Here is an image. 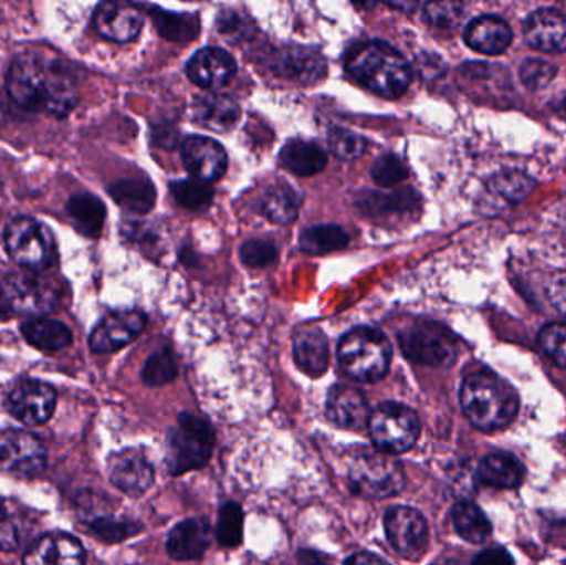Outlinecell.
I'll return each instance as SVG.
<instances>
[{
    "mask_svg": "<svg viewBox=\"0 0 566 565\" xmlns=\"http://www.w3.org/2000/svg\"><path fill=\"white\" fill-rule=\"evenodd\" d=\"M283 168L293 175L313 176L323 171L326 166V155L316 143L293 139L282 149Z\"/></svg>",
    "mask_w": 566,
    "mask_h": 565,
    "instance_id": "f546056e",
    "label": "cell"
},
{
    "mask_svg": "<svg viewBox=\"0 0 566 565\" xmlns=\"http://www.w3.org/2000/svg\"><path fill=\"white\" fill-rule=\"evenodd\" d=\"M9 311H7L6 305H3L2 299H0V318L9 317Z\"/></svg>",
    "mask_w": 566,
    "mask_h": 565,
    "instance_id": "11a10c76",
    "label": "cell"
},
{
    "mask_svg": "<svg viewBox=\"0 0 566 565\" xmlns=\"http://www.w3.org/2000/svg\"><path fill=\"white\" fill-rule=\"evenodd\" d=\"M555 75H557V66L544 62V60L532 59L522 63L521 80L527 88H545L551 85Z\"/></svg>",
    "mask_w": 566,
    "mask_h": 565,
    "instance_id": "bcb514c9",
    "label": "cell"
},
{
    "mask_svg": "<svg viewBox=\"0 0 566 565\" xmlns=\"http://www.w3.org/2000/svg\"><path fill=\"white\" fill-rule=\"evenodd\" d=\"M27 534L29 531H27L25 521L9 511V514L0 520V551L13 553L20 550L25 543Z\"/></svg>",
    "mask_w": 566,
    "mask_h": 565,
    "instance_id": "7dc6e473",
    "label": "cell"
},
{
    "mask_svg": "<svg viewBox=\"0 0 566 565\" xmlns=\"http://www.w3.org/2000/svg\"><path fill=\"white\" fill-rule=\"evenodd\" d=\"M560 108H562V113H564V116L566 118V98L564 100V103H562Z\"/></svg>",
    "mask_w": 566,
    "mask_h": 565,
    "instance_id": "9f6ffc18",
    "label": "cell"
},
{
    "mask_svg": "<svg viewBox=\"0 0 566 565\" xmlns=\"http://www.w3.org/2000/svg\"><path fill=\"white\" fill-rule=\"evenodd\" d=\"M279 251L268 239H251L241 248V259L249 268H268L277 261Z\"/></svg>",
    "mask_w": 566,
    "mask_h": 565,
    "instance_id": "f6af8a7d",
    "label": "cell"
},
{
    "mask_svg": "<svg viewBox=\"0 0 566 565\" xmlns=\"http://www.w3.org/2000/svg\"><path fill=\"white\" fill-rule=\"evenodd\" d=\"M66 215L72 219L76 231L90 239L99 238L106 219V208L102 199L93 195H75L66 202Z\"/></svg>",
    "mask_w": 566,
    "mask_h": 565,
    "instance_id": "f1b7e54d",
    "label": "cell"
},
{
    "mask_svg": "<svg viewBox=\"0 0 566 565\" xmlns=\"http://www.w3.org/2000/svg\"><path fill=\"white\" fill-rule=\"evenodd\" d=\"M416 202H418V199H416V195L411 189L392 192V195L366 192V195L359 199V206H361L365 215L373 216V218L406 215V212L415 211Z\"/></svg>",
    "mask_w": 566,
    "mask_h": 565,
    "instance_id": "836d02e7",
    "label": "cell"
},
{
    "mask_svg": "<svg viewBox=\"0 0 566 565\" xmlns=\"http://www.w3.org/2000/svg\"><path fill=\"white\" fill-rule=\"evenodd\" d=\"M326 418L343 430L359 431L368 427L371 410L358 388L336 385L326 397Z\"/></svg>",
    "mask_w": 566,
    "mask_h": 565,
    "instance_id": "ac0fdd59",
    "label": "cell"
},
{
    "mask_svg": "<svg viewBox=\"0 0 566 565\" xmlns=\"http://www.w3.org/2000/svg\"><path fill=\"white\" fill-rule=\"evenodd\" d=\"M465 418L482 431L502 430L517 417V391L491 372H475L461 388Z\"/></svg>",
    "mask_w": 566,
    "mask_h": 565,
    "instance_id": "3957f363",
    "label": "cell"
},
{
    "mask_svg": "<svg viewBox=\"0 0 566 565\" xmlns=\"http://www.w3.org/2000/svg\"><path fill=\"white\" fill-rule=\"evenodd\" d=\"M178 375V362L171 348H161L155 352L151 357L146 360L143 367L142 378L148 387H161L175 380Z\"/></svg>",
    "mask_w": 566,
    "mask_h": 565,
    "instance_id": "74e56055",
    "label": "cell"
},
{
    "mask_svg": "<svg viewBox=\"0 0 566 565\" xmlns=\"http://www.w3.org/2000/svg\"><path fill=\"white\" fill-rule=\"evenodd\" d=\"M143 22L142 10L129 2H103L93 13L96 32L112 42H132L142 32Z\"/></svg>",
    "mask_w": 566,
    "mask_h": 565,
    "instance_id": "2e32d148",
    "label": "cell"
},
{
    "mask_svg": "<svg viewBox=\"0 0 566 565\" xmlns=\"http://www.w3.org/2000/svg\"><path fill=\"white\" fill-rule=\"evenodd\" d=\"M149 15L153 17L159 35L171 42H188L198 35V19L191 13L165 12L158 7H149Z\"/></svg>",
    "mask_w": 566,
    "mask_h": 565,
    "instance_id": "e575fe53",
    "label": "cell"
},
{
    "mask_svg": "<svg viewBox=\"0 0 566 565\" xmlns=\"http://www.w3.org/2000/svg\"><path fill=\"white\" fill-rule=\"evenodd\" d=\"M538 344L555 364L566 368V324H551L542 328Z\"/></svg>",
    "mask_w": 566,
    "mask_h": 565,
    "instance_id": "ee69618b",
    "label": "cell"
},
{
    "mask_svg": "<svg viewBox=\"0 0 566 565\" xmlns=\"http://www.w3.org/2000/svg\"><path fill=\"white\" fill-rule=\"evenodd\" d=\"M489 189L511 202H521L534 192L535 181L522 171H502L492 176Z\"/></svg>",
    "mask_w": 566,
    "mask_h": 565,
    "instance_id": "d590c367",
    "label": "cell"
},
{
    "mask_svg": "<svg viewBox=\"0 0 566 565\" xmlns=\"http://www.w3.org/2000/svg\"><path fill=\"white\" fill-rule=\"evenodd\" d=\"M82 543L69 534H53L52 565H85Z\"/></svg>",
    "mask_w": 566,
    "mask_h": 565,
    "instance_id": "7bdbcfd3",
    "label": "cell"
},
{
    "mask_svg": "<svg viewBox=\"0 0 566 565\" xmlns=\"http://www.w3.org/2000/svg\"><path fill=\"white\" fill-rule=\"evenodd\" d=\"M53 534H45L30 544L23 554V565H52Z\"/></svg>",
    "mask_w": 566,
    "mask_h": 565,
    "instance_id": "681fc988",
    "label": "cell"
},
{
    "mask_svg": "<svg viewBox=\"0 0 566 565\" xmlns=\"http://www.w3.org/2000/svg\"><path fill=\"white\" fill-rule=\"evenodd\" d=\"M349 236L339 226L319 224L305 229L300 236V248L312 255L342 251L348 245Z\"/></svg>",
    "mask_w": 566,
    "mask_h": 565,
    "instance_id": "1f68e13d",
    "label": "cell"
},
{
    "mask_svg": "<svg viewBox=\"0 0 566 565\" xmlns=\"http://www.w3.org/2000/svg\"><path fill=\"white\" fill-rule=\"evenodd\" d=\"M300 201L289 185H277L265 192L261 201V212L275 224H290L298 216Z\"/></svg>",
    "mask_w": 566,
    "mask_h": 565,
    "instance_id": "d6a6232c",
    "label": "cell"
},
{
    "mask_svg": "<svg viewBox=\"0 0 566 565\" xmlns=\"http://www.w3.org/2000/svg\"><path fill=\"white\" fill-rule=\"evenodd\" d=\"M7 514H9V504H7L6 501H3L2 498H0V520H2V517H6Z\"/></svg>",
    "mask_w": 566,
    "mask_h": 565,
    "instance_id": "db71d44e",
    "label": "cell"
},
{
    "mask_svg": "<svg viewBox=\"0 0 566 565\" xmlns=\"http://www.w3.org/2000/svg\"><path fill=\"white\" fill-rule=\"evenodd\" d=\"M7 410L27 427H40L52 418L56 407L55 388L39 380H23L7 397Z\"/></svg>",
    "mask_w": 566,
    "mask_h": 565,
    "instance_id": "4fadbf2b",
    "label": "cell"
},
{
    "mask_svg": "<svg viewBox=\"0 0 566 565\" xmlns=\"http://www.w3.org/2000/svg\"><path fill=\"white\" fill-rule=\"evenodd\" d=\"M46 464V448L35 435L23 430L0 433V470L22 480L39 477Z\"/></svg>",
    "mask_w": 566,
    "mask_h": 565,
    "instance_id": "8fae6325",
    "label": "cell"
},
{
    "mask_svg": "<svg viewBox=\"0 0 566 565\" xmlns=\"http://www.w3.org/2000/svg\"><path fill=\"white\" fill-rule=\"evenodd\" d=\"M7 254L25 271L40 272L55 265L56 242L53 232L33 218H17L3 232Z\"/></svg>",
    "mask_w": 566,
    "mask_h": 565,
    "instance_id": "8992f818",
    "label": "cell"
},
{
    "mask_svg": "<svg viewBox=\"0 0 566 565\" xmlns=\"http://www.w3.org/2000/svg\"><path fill=\"white\" fill-rule=\"evenodd\" d=\"M171 192L179 205L185 206L186 209H192V211L206 208L214 196L211 186L208 182L199 181V179L172 182Z\"/></svg>",
    "mask_w": 566,
    "mask_h": 565,
    "instance_id": "f35d334b",
    "label": "cell"
},
{
    "mask_svg": "<svg viewBox=\"0 0 566 565\" xmlns=\"http://www.w3.org/2000/svg\"><path fill=\"white\" fill-rule=\"evenodd\" d=\"M472 565H515L514 557L501 547H494V550L484 551L479 554Z\"/></svg>",
    "mask_w": 566,
    "mask_h": 565,
    "instance_id": "816d5d0a",
    "label": "cell"
},
{
    "mask_svg": "<svg viewBox=\"0 0 566 565\" xmlns=\"http://www.w3.org/2000/svg\"><path fill=\"white\" fill-rule=\"evenodd\" d=\"M182 163L195 179L218 181L228 169V153L208 136H191L182 145Z\"/></svg>",
    "mask_w": 566,
    "mask_h": 565,
    "instance_id": "e0dca14e",
    "label": "cell"
},
{
    "mask_svg": "<svg viewBox=\"0 0 566 565\" xmlns=\"http://www.w3.org/2000/svg\"><path fill=\"white\" fill-rule=\"evenodd\" d=\"M464 39L475 52L484 55H501L512 43V30L505 20L484 15L469 23Z\"/></svg>",
    "mask_w": 566,
    "mask_h": 565,
    "instance_id": "d4e9b609",
    "label": "cell"
},
{
    "mask_svg": "<svg viewBox=\"0 0 566 565\" xmlns=\"http://www.w3.org/2000/svg\"><path fill=\"white\" fill-rule=\"evenodd\" d=\"M0 299L9 314L39 318L55 311L59 292L39 272H13L0 282Z\"/></svg>",
    "mask_w": 566,
    "mask_h": 565,
    "instance_id": "52a82bcc",
    "label": "cell"
},
{
    "mask_svg": "<svg viewBox=\"0 0 566 565\" xmlns=\"http://www.w3.org/2000/svg\"><path fill=\"white\" fill-rule=\"evenodd\" d=\"M391 357L388 338L375 328H355L338 345L339 367L358 381L381 380L388 374Z\"/></svg>",
    "mask_w": 566,
    "mask_h": 565,
    "instance_id": "277c9868",
    "label": "cell"
},
{
    "mask_svg": "<svg viewBox=\"0 0 566 565\" xmlns=\"http://www.w3.org/2000/svg\"><path fill=\"white\" fill-rule=\"evenodd\" d=\"M108 192L115 199L116 205L133 215H146L156 205L155 186L149 179L142 178V176L119 179L109 186Z\"/></svg>",
    "mask_w": 566,
    "mask_h": 565,
    "instance_id": "83f0119b",
    "label": "cell"
},
{
    "mask_svg": "<svg viewBox=\"0 0 566 565\" xmlns=\"http://www.w3.org/2000/svg\"><path fill=\"white\" fill-rule=\"evenodd\" d=\"M192 118L202 128L214 133H228L241 119V108L231 96L201 95L192 103Z\"/></svg>",
    "mask_w": 566,
    "mask_h": 565,
    "instance_id": "7402d4cb",
    "label": "cell"
},
{
    "mask_svg": "<svg viewBox=\"0 0 566 565\" xmlns=\"http://www.w3.org/2000/svg\"><path fill=\"white\" fill-rule=\"evenodd\" d=\"M349 488L353 493L369 500H386L405 488L401 464L385 453H365L349 467Z\"/></svg>",
    "mask_w": 566,
    "mask_h": 565,
    "instance_id": "30bf717a",
    "label": "cell"
},
{
    "mask_svg": "<svg viewBox=\"0 0 566 565\" xmlns=\"http://www.w3.org/2000/svg\"><path fill=\"white\" fill-rule=\"evenodd\" d=\"M343 565H389L386 564L381 557L375 556V554L369 553H358L353 554L352 557L345 561Z\"/></svg>",
    "mask_w": 566,
    "mask_h": 565,
    "instance_id": "f5cc1de1",
    "label": "cell"
},
{
    "mask_svg": "<svg viewBox=\"0 0 566 565\" xmlns=\"http://www.w3.org/2000/svg\"><path fill=\"white\" fill-rule=\"evenodd\" d=\"M402 354L426 367H449L458 360L454 335L436 322H416L399 334Z\"/></svg>",
    "mask_w": 566,
    "mask_h": 565,
    "instance_id": "ba28073f",
    "label": "cell"
},
{
    "mask_svg": "<svg viewBox=\"0 0 566 565\" xmlns=\"http://www.w3.org/2000/svg\"><path fill=\"white\" fill-rule=\"evenodd\" d=\"M385 531L389 544L406 559H418L428 547V524L412 508H391L385 516Z\"/></svg>",
    "mask_w": 566,
    "mask_h": 565,
    "instance_id": "7c38bea8",
    "label": "cell"
},
{
    "mask_svg": "<svg viewBox=\"0 0 566 565\" xmlns=\"http://www.w3.org/2000/svg\"><path fill=\"white\" fill-rule=\"evenodd\" d=\"M371 178L382 188H391L408 178V168L396 155H385L371 166Z\"/></svg>",
    "mask_w": 566,
    "mask_h": 565,
    "instance_id": "60d3db41",
    "label": "cell"
},
{
    "mask_svg": "<svg viewBox=\"0 0 566 565\" xmlns=\"http://www.w3.org/2000/svg\"><path fill=\"white\" fill-rule=\"evenodd\" d=\"M6 88L12 102L27 112L66 118L78 105V90L69 69L39 53H22L12 60Z\"/></svg>",
    "mask_w": 566,
    "mask_h": 565,
    "instance_id": "6da1fadb",
    "label": "cell"
},
{
    "mask_svg": "<svg viewBox=\"0 0 566 565\" xmlns=\"http://www.w3.org/2000/svg\"><path fill=\"white\" fill-rule=\"evenodd\" d=\"M293 357L296 367L308 377H322L329 365V347L319 328L306 327L296 332L293 338Z\"/></svg>",
    "mask_w": 566,
    "mask_h": 565,
    "instance_id": "603a6c76",
    "label": "cell"
},
{
    "mask_svg": "<svg viewBox=\"0 0 566 565\" xmlns=\"http://www.w3.org/2000/svg\"><path fill=\"white\" fill-rule=\"evenodd\" d=\"M271 66L282 79L300 85H313L326 75L323 56L303 46H289L275 53Z\"/></svg>",
    "mask_w": 566,
    "mask_h": 565,
    "instance_id": "ffe728a7",
    "label": "cell"
},
{
    "mask_svg": "<svg viewBox=\"0 0 566 565\" xmlns=\"http://www.w3.org/2000/svg\"><path fill=\"white\" fill-rule=\"evenodd\" d=\"M479 483L497 490H512L524 481L525 470L517 458L507 453H492L482 458L478 467Z\"/></svg>",
    "mask_w": 566,
    "mask_h": 565,
    "instance_id": "484cf974",
    "label": "cell"
},
{
    "mask_svg": "<svg viewBox=\"0 0 566 565\" xmlns=\"http://www.w3.org/2000/svg\"><path fill=\"white\" fill-rule=\"evenodd\" d=\"M88 526L90 531L105 543H122L142 531L138 523L113 520V517H99V520L92 521Z\"/></svg>",
    "mask_w": 566,
    "mask_h": 565,
    "instance_id": "ab89813d",
    "label": "cell"
},
{
    "mask_svg": "<svg viewBox=\"0 0 566 565\" xmlns=\"http://www.w3.org/2000/svg\"><path fill=\"white\" fill-rule=\"evenodd\" d=\"M346 70L353 79L376 95L399 98L411 85V66L408 60L385 42H366L356 45L346 59Z\"/></svg>",
    "mask_w": 566,
    "mask_h": 565,
    "instance_id": "7a4b0ae2",
    "label": "cell"
},
{
    "mask_svg": "<svg viewBox=\"0 0 566 565\" xmlns=\"http://www.w3.org/2000/svg\"><path fill=\"white\" fill-rule=\"evenodd\" d=\"M234 56L222 49L208 46L199 50L188 63V76L192 83L206 90H218L228 85L235 75Z\"/></svg>",
    "mask_w": 566,
    "mask_h": 565,
    "instance_id": "d6986e66",
    "label": "cell"
},
{
    "mask_svg": "<svg viewBox=\"0 0 566 565\" xmlns=\"http://www.w3.org/2000/svg\"><path fill=\"white\" fill-rule=\"evenodd\" d=\"M146 315L138 311L106 315L90 335V348L95 354H113L139 337L146 327Z\"/></svg>",
    "mask_w": 566,
    "mask_h": 565,
    "instance_id": "5bb4252c",
    "label": "cell"
},
{
    "mask_svg": "<svg viewBox=\"0 0 566 565\" xmlns=\"http://www.w3.org/2000/svg\"><path fill=\"white\" fill-rule=\"evenodd\" d=\"M547 294L552 305H554L560 314L566 315V272H560V274L552 278Z\"/></svg>",
    "mask_w": 566,
    "mask_h": 565,
    "instance_id": "f907efd6",
    "label": "cell"
},
{
    "mask_svg": "<svg viewBox=\"0 0 566 565\" xmlns=\"http://www.w3.org/2000/svg\"><path fill=\"white\" fill-rule=\"evenodd\" d=\"M329 149L338 158L356 159L366 151V142L349 129L336 128L328 136Z\"/></svg>",
    "mask_w": 566,
    "mask_h": 565,
    "instance_id": "b9f144b4",
    "label": "cell"
},
{
    "mask_svg": "<svg viewBox=\"0 0 566 565\" xmlns=\"http://www.w3.org/2000/svg\"><path fill=\"white\" fill-rule=\"evenodd\" d=\"M524 36L532 49L545 53L566 52V17L555 9H542L528 17Z\"/></svg>",
    "mask_w": 566,
    "mask_h": 565,
    "instance_id": "44dd1931",
    "label": "cell"
},
{
    "mask_svg": "<svg viewBox=\"0 0 566 565\" xmlns=\"http://www.w3.org/2000/svg\"><path fill=\"white\" fill-rule=\"evenodd\" d=\"M369 437L385 454H401L411 450L421 435L418 415L399 404H382L369 418Z\"/></svg>",
    "mask_w": 566,
    "mask_h": 565,
    "instance_id": "9c48e42d",
    "label": "cell"
},
{
    "mask_svg": "<svg viewBox=\"0 0 566 565\" xmlns=\"http://www.w3.org/2000/svg\"><path fill=\"white\" fill-rule=\"evenodd\" d=\"M23 338L42 352H59L73 342L72 331L65 324L52 318H29L20 325Z\"/></svg>",
    "mask_w": 566,
    "mask_h": 565,
    "instance_id": "4316f807",
    "label": "cell"
},
{
    "mask_svg": "<svg viewBox=\"0 0 566 565\" xmlns=\"http://www.w3.org/2000/svg\"><path fill=\"white\" fill-rule=\"evenodd\" d=\"M109 480L129 498H139L155 483V468L148 458L135 448L113 453L108 460Z\"/></svg>",
    "mask_w": 566,
    "mask_h": 565,
    "instance_id": "9a60e30c",
    "label": "cell"
},
{
    "mask_svg": "<svg viewBox=\"0 0 566 565\" xmlns=\"http://www.w3.org/2000/svg\"><path fill=\"white\" fill-rule=\"evenodd\" d=\"M211 544V527L205 520H186L169 533L166 550L176 561L201 559Z\"/></svg>",
    "mask_w": 566,
    "mask_h": 565,
    "instance_id": "cb8c5ba5",
    "label": "cell"
},
{
    "mask_svg": "<svg viewBox=\"0 0 566 565\" xmlns=\"http://www.w3.org/2000/svg\"><path fill=\"white\" fill-rule=\"evenodd\" d=\"M452 523L462 540L471 544H482L491 536V521L478 504L461 501L452 508Z\"/></svg>",
    "mask_w": 566,
    "mask_h": 565,
    "instance_id": "4dcf8cb0",
    "label": "cell"
},
{
    "mask_svg": "<svg viewBox=\"0 0 566 565\" xmlns=\"http://www.w3.org/2000/svg\"><path fill=\"white\" fill-rule=\"evenodd\" d=\"M214 430L208 420L182 414L168 437L166 464L172 477L201 470L211 460L214 450Z\"/></svg>",
    "mask_w": 566,
    "mask_h": 565,
    "instance_id": "5b68a950",
    "label": "cell"
},
{
    "mask_svg": "<svg viewBox=\"0 0 566 565\" xmlns=\"http://www.w3.org/2000/svg\"><path fill=\"white\" fill-rule=\"evenodd\" d=\"M0 186H2V181H0Z\"/></svg>",
    "mask_w": 566,
    "mask_h": 565,
    "instance_id": "6f0895ef",
    "label": "cell"
},
{
    "mask_svg": "<svg viewBox=\"0 0 566 565\" xmlns=\"http://www.w3.org/2000/svg\"><path fill=\"white\" fill-rule=\"evenodd\" d=\"M462 15L461 3L431 2L424 7V19L436 29H454Z\"/></svg>",
    "mask_w": 566,
    "mask_h": 565,
    "instance_id": "c3c4849f",
    "label": "cell"
},
{
    "mask_svg": "<svg viewBox=\"0 0 566 565\" xmlns=\"http://www.w3.org/2000/svg\"><path fill=\"white\" fill-rule=\"evenodd\" d=\"M216 536H218L219 544L229 550L241 546L242 537H244V511L238 503L229 501L219 510Z\"/></svg>",
    "mask_w": 566,
    "mask_h": 565,
    "instance_id": "8d00e7d4",
    "label": "cell"
}]
</instances>
